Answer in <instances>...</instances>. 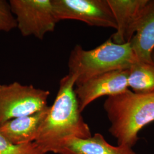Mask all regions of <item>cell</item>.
Masks as SVG:
<instances>
[{"mask_svg":"<svg viewBox=\"0 0 154 154\" xmlns=\"http://www.w3.org/2000/svg\"><path fill=\"white\" fill-rule=\"evenodd\" d=\"M76 81V77L70 74L61 79L54 102L39 128L34 142L45 154H58L68 140L92 135L79 109L75 92Z\"/></svg>","mask_w":154,"mask_h":154,"instance_id":"1","label":"cell"},{"mask_svg":"<svg viewBox=\"0 0 154 154\" xmlns=\"http://www.w3.org/2000/svg\"><path fill=\"white\" fill-rule=\"evenodd\" d=\"M103 109L110 121L109 132L117 144L132 149L140 139L139 132L154 122V93H136L128 89L108 97Z\"/></svg>","mask_w":154,"mask_h":154,"instance_id":"2","label":"cell"},{"mask_svg":"<svg viewBox=\"0 0 154 154\" xmlns=\"http://www.w3.org/2000/svg\"><path fill=\"white\" fill-rule=\"evenodd\" d=\"M137 62L130 43L117 44L110 38L89 50L75 45L69 58V74L77 78L76 86L107 72L129 69Z\"/></svg>","mask_w":154,"mask_h":154,"instance_id":"3","label":"cell"},{"mask_svg":"<svg viewBox=\"0 0 154 154\" xmlns=\"http://www.w3.org/2000/svg\"><path fill=\"white\" fill-rule=\"evenodd\" d=\"M50 94L49 90L18 82L0 85V126L44 110L48 107Z\"/></svg>","mask_w":154,"mask_h":154,"instance_id":"4","label":"cell"},{"mask_svg":"<svg viewBox=\"0 0 154 154\" xmlns=\"http://www.w3.org/2000/svg\"><path fill=\"white\" fill-rule=\"evenodd\" d=\"M9 4L17 28L23 37L33 36L42 40L47 33L54 30L58 22L51 0H11Z\"/></svg>","mask_w":154,"mask_h":154,"instance_id":"5","label":"cell"},{"mask_svg":"<svg viewBox=\"0 0 154 154\" xmlns=\"http://www.w3.org/2000/svg\"><path fill=\"white\" fill-rule=\"evenodd\" d=\"M51 2L58 22L72 20L91 26L116 29L107 0H51Z\"/></svg>","mask_w":154,"mask_h":154,"instance_id":"6","label":"cell"},{"mask_svg":"<svg viewBox=\"0 0 154 154\" xmlns=\"http://www.w3.org/2000/svg\"><path fill=\"white\" fill-rule=\"evenodd\" d=\"M128 69L107 72L75 87L79 109L82 112L99 98L114 96L128 90Z\"/></svg>","mask_w":154,"mask_h":154,"instance_id":"7","label":"cell"},{"mask_svg":"<svg viewBox=\"0 0 154 154\" xmlns=\"http://www.w3.org/2000/svg\"><path fill=\"white\" fill-rule=\"evenodd\" d=\"M148 1L107 0L116 23V32L111 37L114 43H130Z\"/></svg>","mask_w":154,"mask_h":154,"instance_id":"8","label":"cell"},{"mask_svg":"<svg viewBox=\"0 0 154 154\" xmlns=\"http://www.w3.org/2000/svg\"><path fill=\"white\" fill-rule=\"evenodd\" d=\"M130 44L138 62L154 65V0H149Z\"/></svg>","mask_w":154,"mask_h":154,"instance_id":"9","label":"cell"},{"mask_svg":"<svg viewBox=\"0 0 154 154\" xmlns=\"http://www.w3.org/2000/svg\"><path fill=\"white\" fill-rule=\"evenodd\" d=\"M49 110V106L33 114L6 122L0 126V132L14 144L34 142Z\"/></svg>","mask_w":154,"mask_h":154,"instance_id":"10","label":"cell"},{"mask_svg":"<svg viewBox=\"0 0 154 154\" xmlns=\"http://www.w3.org/2000/svg\"><path fill=\"white\" fill-rule=\"evenodd\" d=\"M58 154H136L132 148L114 146L100 133L88 138H72L64 143Z\"/></svg>","mask_w":154,"mask_h":154,"instance_id":"11","label":"cell"},{"mask_svg":"<svg viewBox=\"0 0 154 154\" xmlns=\"http://www.w3.org/2000/svg\"><path fill=\"white\" fill-rule=\"evenodd\" d=\"M128 88L134 93H154V65L137 62L128 69Z\"/></svg>","mask_w":154,"mask_h":154,"instance_id":"12","label":"cell"},{"mask_svg":"<svg viewBox=\"0 0 154 154\" xmlns=\"http://www.w3.org/2000/svg\"><path fill=\"white\" fill-rule=\"evenodd\" d=\"M0 154H46L34 142L16 145L0 132Z\"/></svg>","mask_w":154,"mask_h":154,"instance_id":"13","label":"cell"},{"mask_svg":"<svg viewBox=\"0 0 154 154\" xmlns=\"http://www.w3.org/2000/svg\"><path fill=\"white\" fill-rule=\"evenodd\" d=\"M17 27L16 20L11 12L9 2L0 0V31L8 32Z\"/></svg>","mask_w":154,"mask_h":154,"instance_id":"14","label":"cell"},{"mask_svg":"<svg viewBox=\"0 0 154 154\" xmlns=\"http://www.w3.org/2000/svg\"><path fill=\"white\" fill-rule=\"evenodd\" d=\"M152 61H153L154 63V50L152 51Z\"/></svg>","mask_w":154,"mask_h":154,"instance_id":"15","label":"cell"},{"mask_svg":"<svg viewBox=\"0 0 154 154\" xmlns=\"http://www.w3.org/2000/svg\"></svg>","mask_w":154,"mask_h":154,"instance_id":"16","label":"cell"}]
</instances>
